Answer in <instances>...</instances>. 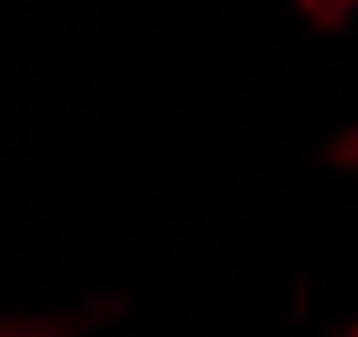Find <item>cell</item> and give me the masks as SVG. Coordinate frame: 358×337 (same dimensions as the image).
<instances>
[{
	"mask_svg": "<svg viewBox=\"0 0 358 337\" xmlns=\"http://www.w3.org/2000/svg\"><path fill=\"white\" fill-rule=\"evenodd\" d=\"M327 156H331L337 166H358V129H348L343 139H337V145L327 150Z\"/></svg>",
	"mask_w": 358,
	"mask_h": 337,
	"instance_id": "obj_1",
	"label": "cell"
}]
</instances>
